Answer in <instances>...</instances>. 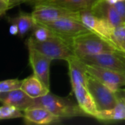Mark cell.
Segmentation results:
<instances>
[{"mask_svg": "<svg viewBox=\"0 0 125 125\" xmlns=\"http://www.w3.org/2000/svg\"><path fill=\"white\" fill-rule=\"evenodd\" d=\"M111 41L117 51L125 54V23L114 27Z\"/></svg>", "mask_w": 125, "mask_h": 125, "instance_id": "obj_21", "label": "cell"}, {"mask_svg": "<svg viewBox=\"0 0 125 125\" xmlns=\"http://www.w3.org/2000/svg\"><path fill=\"white\" fill-rule=\"evenodd\" d=\"M9 31L10 34L12 35H18V27L16 24L15 23H11L10 28H9Z\"/></svg>", "mask_w": 125, "mask_h": 125, "instance_id": "obj_27", "label": "cell"}, {"mask_svg": "<svg viewBox=\"0 0 125 125\" xmlns=\"http://www.w3.org/2000/svg\"><path fill=\"white\" fill-rule=\"evenodd\" d=\"M31 14L35 22L40 23H49L65 18L80 21V11H73L52 4H35L34 9Z\"/></svg>", "mask_w": 125, "mask_h": 125, "instance_id": "obj_4", "label": "cell"}, {"mask_svg": "<svg viewBox=\"0 0 125 125\" xmlns=\"http://www.w3.org/2000/svg\"><path fill=\"white\" fill-rule=\"evenodd\" d=\"M0 1L4 2V3H7V4H10V5L12 6V4H11V0H0Z\"/></svg>", "mask_w": 125, "mask_h": 125, "instance_id": "obj_31", "label": "cell"}, {"mask_svg": "<svg viewBox=\"0 0 125 125\" xmlns=\"http://www.w3.org/2000/svg\"><path fill=\"white\" fill-rule=\"evenodd\" d=\"M90 10L94 15L105 19L114 27L123 23L114 5L109 4L105 0H98Z\"/></svg>", "mask_w": 125, "mask_h": 125, "instance_id": "obj_14", "label": "cell"}, {"mask_svg": "<svg viewBox=\"0 0 125 125\" xmlns=\"http://www.w3.org/2000/svg\"><path fill=\"white\" fill-rule=\"evenodd\" d=\"M31 107L43 108L60 118L87 116L86 114L73 101L48 92L44 96L34 98Z\"/></svg>", "mask_w": 125, "mask_h": 125, "instance_id": "obj_2", "label": "cell"}, {"mask_svg": "<svg viewBox=\"0 0 125 125\" xmlns=\"http://www.w3.org/2000/svg\"><path fill=\"white\" fill-rule=\"evenodd\" d=\"M115 94L117 96L118 99L120 100L121 101H122L125 104V89H119Z\"/></svg>", "mask_w": 125, "mask_h": 125, "instance_id": "obj_26", "label": "cell"}, {"mask_svg": "<svg viewBox=\"0 0 125 125\" xmlns=\"http://www.w3.org/2000/svg\"><path fill=\"white\" fill-rule=\"evenodd\" d=\"M23 112V121L26 125H53L59 123L62 118L40 107H30Z\"/></svg>", "mask_w": 125, "mask_h": 125, "instance_id": "obj_11", "label": "cell"}, {"mask_svg": "<svg viewBox=\"0 0 125 125\" xmlns=\"http://www.w3.org/2000/svg\"><path fill=\"white\" fill-rule=\"evenodd\" d=\"M23 117V112L9 105L3 104L0 106V120L13 119Z\"/></svg>", "mask_w": 125, "mask_h": 125, "instance_id": "obj_22", "label": "cell"}, {"mask_svg": "<svg viewBox=\"0 0 125 125\" xmlns=\"http://www.w3.org/2000/svg\"><path fill=\"white\" fill-rule=\"evenodd\" d=\"M85 1V2H86V4H87V6H88V7H89V9H90L98 0H84Z\"/></svg>", "mask_w": 125, "mask_h": 125, "instance_id": "obj_28", "label": "cell"}, {"mask_svg": "<svg viewBox=\"0 0 125 125\" xmlns=\"http://www.w3.org/2000/svg\"><path fill=\"white\" fill-rule=\"evenodd\" d=\"M69 67V75L71 86L82 84L86 86L88 73L86 70V65L78 57H73L67 61Z\"/></svg>", "mask_w": 125, "mask_h": 125, "instance_id": "obj_15", "label": "cell"}, {"mask_svg": "<svg viewBox=\"0 0 125 125\" xmlns=\"http://www.w3.org/2000/svg\"><path fill=\"white\" fill-rule=\"evenodd\" d=\"M12 7L11 5L0 1V16L2 15L3 14H4L7 12V10H8L9 9H10Z\"/></svg>", "mask_w": 125, "mask_h": 125, "instance_id": "obj_25", "label": "cell"}, {"mask_svg": "<svg viewBox=\"0 0 125 125\" xmlns=\"http://www.w3.org/2000/svg\"><path fill=\"white\" fill-rule=\"evenodd\" d=\"M115 9L116 10L118 14L119 15L123 23H125V0L119 1L114 4H113Z\"/></svg>", "mask_w": 125, "mask_h": 125, "instance_id": "obj_24", "label": "cell"}, {"mask_svg": "<svg viewBox=\"0 0 125 125\" xmlns=\"http://www.w3.org/2000/svg\"><path fill=\"white\" fill-rule=\"evenodd\" d=\"M22 83L23 80H18L17 78L0 81V92H7L21 89Z\"/></svg>", "mask_w": 125, "mask_h": 125, "instance_id": "obj_23", "label": "cell"}, {"mask_svg": "<svg viewBox=\"0 0 125 125\" xmlns=\"http://www.w3.org/2000/svg\"><path fill=\"white\" fill-rule=\"evenodd\" d=\"M72 92L76 98L80 108L87 116L94 117L98 109L87 87L82 84L74 85L72 86Z\"/></svg>", "mask_w": 125, "mask_h": 125, "instance_id": "obj_12", "label": "cell"}, {"mask_svg": "<svg viewBox=\"0 0 125 125\" xmlns=\"http://www.w3.org/2000/svg\"><path fill=\"white\" fill-rule=\"evenodd\" d=\"M71 45L78 58L95 56L106 52L117 51L116 47L111 42L103 39L92 31L73 37Z\"/></svg>", "mask_w": 125, "mask_h": 125, "instance_id": "obj_1", "label": "cell"}, {"mask_svg": "<svg viewBox=\"0 0 125 125\" xmlns=\"http://www.w3.org/2000/svg\"><path fill=\"white\" fill-rule=\"evenodd\" d=\"M86 87L92 96L98 110L114 108L119 99L115 93L110 91L102 82L88 74Z\"/></svg>", "mask_w": 125, "mask_h": 125, "instance_id": "obj_5", "label": "cell"}, {"mask_svg": "<svg viewBox=\"0 0 125 125\" xmlns=\"http://www.w3.org/2000/svg\"><path fill=\"white\" fill-rule=\"evenodd\" d=\"M34 99L26 94L21 89L0 93V102L2 104L12 105L21 111L30 108Z\"/></svg>", "mask_w": 125, "mask_h": 125, "instance_id": "obj_13", "label": "cell"}, {"mask_svg": "<svg viewBox=\"0 0 125 125\" xmlns=\"http://www.w3.org/2000/svg\"><path fill=\"white\" fill-rule=\"evenodd\" d=\"M34 4H52L73 11H81L89 9L84 0H38Z\"/></svg>", "mask_w": 125, "mask_h": 125, "instance_id": "obj_19", "label": "cell"}, {"mask_svg": "<svg viewBox=\"0 0 125 125\" xmlns=\"http://www.w3.org/2000/svg\"><path fill=\"white\" fill-rule=\"evenodd\" d=\"M78 59L86 64L96 65L125 73V54L119 51Z\"/></svg>", "mask_w": 125, "mask_h": 125, "instance_id": "obj_8", "label": "cell"}, {"mask_svg": "<svg viewBox=\"0 0 125 125\" xmlns=\"http://www.w3.org/2000/svg\"><path fill=\"white\" fill-rule=\"evenodd\" d=\"M29 64L34 75L40 78L50 89V66L53 60L39 52L34 48L27 45Z\"/></svg>", "mask_w": 125, "mask_h": 125, "instance_id": "obj_10", "label": "cell"}, {"mask_svg": "<svg viewBox=\"0 0 125 125\" xmlns=\"http://www.w3.org/2000/svg\"><path fill=\"white\" fill-rule=\"evenodd\" d=\"M35 0H27L26 1H31V2H34Z\"/></svg>", "mask_w": 125, "mask_h": 125, "instance_id": "obj_32", "label": "cell"}, {"mask_svg": "<svg viewBox=\"0 0 125 125\" xmlns=\"http://www.w3.org/2000/svg\"><path fill=\"white\" fill-rule=\"evenodd\" d=\"M26 45L34 48L51 60L62 59L67 61L76 56L71 42L60 36L44 42L37 41L31 37L27 40Z\"/></svg>", "mask_w": 125, "mask_h": 125, "instance_id": "obj_3", "label": "cell"}, {"mask_svg": "<svg viewBox=\"0 0 125 125\" xmlns=\"http://www.w3.org/2000/svg\"><path fill=\"white\" fill-rule=\"evenodd\" d=\"M10 23H15L18 27V36L23 37L30 30H31L35 24V21L31 14L21 12L18 16L10 18Z\"/></svg>", "mask_w": 125, "mask_h": 125, "instance_id": "obj_18", "label": "cell"}, {"mask_svg": "<svg viewBox=\"0 0 125 125\" xmlns=\"http://www.w3.org/2000/svg\"><path fill=\"white\" fill-rule=\"evenodd\" d=\"M94 118L101 122L125 120V104L119 100L114 108L106 110H98Z\"/></svg>", "mask_w": 125, "mask_h": 125, "instance_id": "obj_17", "label": "cell"}, {"mask_svg": "<svg viewBox=\"0 0 125 125\" xmlns=\"http://www.w3.org/2000/svg\"><path fill=\"white\" fill-rule=\"evenodd\" d=\"M27 0H11V4L12 6H15L18 4H20V3H22V2H25Z\"/></svg>", "mask_w": 125, "mask_h": 125, "instance_id": "obj_29", "label": "cell"}, {"mask_svg": "<svg viewBox=\"0 0 125 125\" xmlns=\"http://www.w3.org/2000/svg\"><path fill=\"white\" fill-rule=\"evenodd\" d=\"M41 24L48 27L59 36L66 39L70 42L73 37L91 31L81 21L70 18H61L55 21Z\"/></svg>", "mask_w": 125, "mask_h": 125, "instance_id": "obj_7", "label": "cell"}, {"mask_svg": "<svg viewBox=\"0 0 125 125\" xmlns=\"http://www.w3.org/2000/svg\"><path fill=\"white\" fill-rule=\"evenodd\" d=\"M21 89L33 99L44 96L50 92V89L34 74L23 80Z\"/></svg>", "mask_w": 125, "mask_h": 125, "instance_id": "obj_16", "label": "cell"}, {"mask_svg": "<svg viewBox=\"0 0 125 125\" xmlns=\"http://www.w3.org/2000/svg\"><path fill=\"white\" fill-rule=\"evenodd\" d=\"M37 1H38V0H35V1H34V2H33V3H34H34H35V2H37Z\"/></svg>", "mask_w": 125, "mask_h": 125, "instance_id": "obj_33", "label": "cell"}, {"mask_svg": "<svg viewBox=\"0 0 125 125\" xmlns=\"http://www.w3.org/2000/svg\"><path fill=\"white\" fill-rule=\"evenodd\" d=\"M32 35L31 37L39 42H44L59 36L48 27L37 22L32 29Z\"/></svg>", "mask_w": 125, "mask_h": 125, "instance_id": "obj_20", "label": "cell"}, {"mask_svg": "<svg viewBox=\"0 0 125 125\" xmlns=\"http://www.w3.org/2000/svg\"><path fill=\"white\" fill-rule=\"evenodd\" d=\"M80 21L91 31L111 42L114 26L105 19L97 16L90 9H85L80 11Z\"/></svg>", "mask_w": 125, "mask_h": 125, "instance_id": "obj_9", "label": "cell"}, {"mask_svg": "<svg viewBox=\"0 0 125 125\" xmlns=\"http://www.w3.org/2000/svg\"><path fill=\"white\" fill-rule=\"evenodd\" d=\"M0 93H1V92H0Z\"/></svg>", "mask_w": 125, "mask_h": 125, "instance_id": "obj_34", "label": "cell"}, {"mask_svg": "<svg viewBox=\"0 0 125 125\" xmlns=\"http://www.w3.org/2000/svg\"><path fill=\"white\" fill-rule=\"evenodd\" d=\"M86 73L102 82L110 91L116 93L125 86V73L91 64H86Z\"/></svg>", "mask_w": 125, "mask_h": 125, "instance_id": "obj_6", "label": "cell"}, {"mask_svg": "<svg viewBox=\"0 0 125 125\" xmlns=\"http://www.w3.org/2000/svg\"><path fill=\"white\" fill-rule=\"evenodd\" d=\"M107 2H108L109 4H116V3H117V2H119V1H124V0H105Z\"/></svg>", "mask_w": 125, "mask_h": 125, "instance_id": "obj_30", "label": "cell"}]
</instances>
